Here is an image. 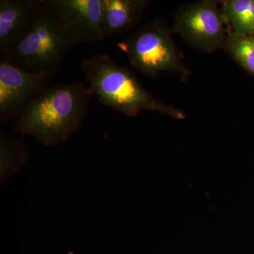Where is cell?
I'll list each match as a JSON object with an SVG mask.
<instances>
[{"label": "cell", "instance_id": "1", "mask_svg": "<svg viewBox=\"0 0 254 254\" xmlns=\"http://www.w3.org/2000/svg\"><path fill=\"white\" fill-rule=\"evenodd\" d=\"M92 95L80 81L46 87L16 118L14 130L44 146L59 145L79 129Z\"/></svg>", "mask_w": 254, "mask_h": 254}, {"label": "cell", "instance_id": "2", "mask_svg": "<svg viewBox=\"0 0 254 254\" xmlns=\"http://www.w3.org/2000/svg\"><path fill=\"white\" fill-rule=\"evenodd\" d=\"M88 88L101 104L127 117L153 111L176 120L186 115L181 110L155 99L129 68L119 64L107 54H95L82 60Z\"/></svg>", "mask_w": 254, "mask_h": 254}, {"label": "cell", "instance_id": "3", "mask_svg": "<svg viewBox=\"0 0 254 254\" xmlns=\"http://www.w3.org/2000/svg\"><path fill=\"white\" fill-rule=\"evenodd\" d=\"M73 46L63 20L45 2L33 27L4 59L28 71L56 74Z\"/></svg>", "mask_w": 254, "mask_h": 254}, {"label": "cell", "instance_id": "4", "mask_svg": "<svg viewBox=\"0 0 254 254\" xmlns=\"http://www.w3.org/2000/svg\"><path fill=\"white\" fill-rule=\"evenodd\" d=\"M118 47L131 66L148 77L156 78L165 72L175 73L182 80L190 76L172 31L161 18L152 20L119 42Z\"/></svg>", "mask_w": 254, "mask_h": 254}, {"label": "cell", "instance_id": "5", "mask_svg": "<svg viewBox=\"0 0 254 254\" xmlns=\"http://www.w3.org/2000/svg\"><path fill=\"white\" fill-rule=\"evenodd\" d=\"M218 3L202 0L182 5L174 16V31L200 51L223 49L230 27Z\"/></svg>", "mask_w": 254, "mask_h": 254}, {"label": "cell", "instance_id": "6", "mask_svg": "<svg viewBox=\"0 0 254 254\" xmlns=\"http://www.w3.org/2000/svg\"><path fill=\"white\" fill-rule=\"evenodd\" d=\"M55 73L31 71L4 59L0 61V120L17 118L41 93Z\"/></svg>", "mask_w": 254, "mask_h": 254}, {"label": "cell", "instance_id": "7", "mask_svg": "<svg viewBox=\"0 0 254 254\" xmlns=\"http://www.w3.org/2000/svg\"><path fill=\"white\" fill-rule=\"evenodd\" d=\"M63 20L73 46L105 39L102 28V0H45Z\"/></svg>", "mask_w": 254, "mask_h": 254}, {"label": "cell", "instance_id": "8", "mask_svg": "<svg viewBox=\"0 0 254 254\" xmlns=\"http://www.w3.org/2000/svg\"><path fill=\"white\" fill-rule=\"evenodd\" d=\"M45 0L0 1V55L6 58L39 17Z\"/></svg>", "mask_w": 254, "mask_h": 254}, {"label": "cell", "instance_id": "9", "mask_svg": "<svg viewBox=\"0 0 254 254\" xmlns=\"http://www.w3.org/2000/svg\"><path fill=\"white\" fill-rule=\"evenodd\" d=\"M150 1L102 0V28L105 38L131 31L141 21Z\"/></svg>", "mask_w": 254, "mask_h": 254}, {"label": "cell", "instance_id": "10", "mask_svg": "<svg viewBox=\"0 0 254 254\" xmlns=\"http://www.w3.org/2000/svg\"><path fill=\"white\" fill-rule=\"evenodd\" d=\"M220 2L222 13L232 31L254 36V0H225Z\"/></svg>", "mask_w": 254, "mask_h": 254}, {"label": "cell", "instance_id": "11", "mask_svg": "<svg viewBox=\"0 0 254 254\" xmlns=\"http://www.w3.org/2000/svg\"><path fill=\"white\" fill-rule=\"evenodd\" d=\"M223 49L254 78V36L238 34L230 28Z\"/></svg>", "mask_w": 254, "mask_h": 254}, {"label": "cell", "instance_id": "12", "mask_svg": "<svg viewBox=\"0 0 254 254\" xmlns=\"http://www.w3.org/2000/svg\"><path fill=\"white\" fill-rule=\"evenodd\" d=\"M68 254H73L71 253V252H70V253H68Z\"/></svg>", "mask_w": 254, "mask_h": 254}]
</instances>
